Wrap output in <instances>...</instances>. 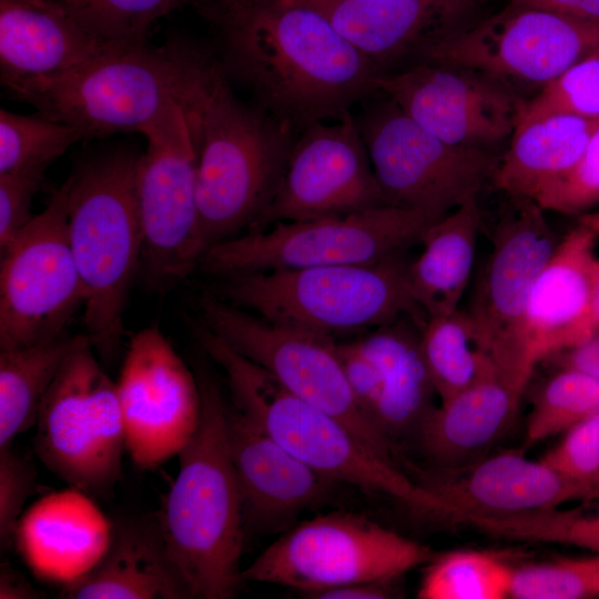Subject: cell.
<instances>
[{"instance_id":"277c9868","label":"cell","mask_w":599,"mask_h":599,"mask_svg":"<svg viewBox=\"0 0 599 599\" xmlns=\"http://www.w3.org/2000/svg\"><path fill=\"white\" fill-rule=\"evenodd\" d=\"M195 335L225 373L232 405L301 460L337 484L387 496L428 518L446 519L444 505L430 490L342 422L292 394L204 324L196 326Z\"/></svg>"},{"instance_id":"836d02e7","label":"cell","mask_w":599,"mask_h":599,"mask_svg":"<svg viewBox=\"0 0 599 599\" xmlns=\"http://www.w3.org/2000/svg\"><path fill=\"white\" fill-rule=\"evenodd\" d=\"M82 134L71 125L38 113L0 111V173L47 170Z\"/></svg>"},{"instance_id":"b9f144b4","label":"cell","mask_w":599,"mask_h":599,"mask_svg":"<svg viewBox=\"0 0 599 599\" xmlns=\"http://www.w3.org/2000/svg\"><path fill=\"white\" fill-rule=\"evenodd\" d=\"M44 170L0 173V253L32 220V200L41 186Z\"/></svg>"},{"instance_id":"7bdbcfd3","label":"cell","mask_w":599,"mask_h":599,"mask_svg":"<svg viewBox=\"0 0 599 599\" xmlns=\"http://www.w3.org/2000/svg\"><path fill=\"white\" fill-rule=\"evenodd\" d=\"M509 3L599 26V0H510Z\"/></svg>"},{"instance_id":"1f68e13d","label":"cell","mask_w":599,"mask_h":599,"mask_svg":"<svg viewBox=\"0 0 599 599\" xmlns=\"http://www.w3.org/2000/svg\"><path fill=\"white\" fill-rule=\"evenodd\" d=\"M514 569L486 552L450 551L427 564L417 597L422 599L509 598Z\"/></svg>"},{"instance_id":"2e32d148","label":"cell","mask_w":599,"mask_h":599,"mask_svg":"<svg viewBox=\"0 0 599 599\" xmlns=\"http://www.w3.org/2000/svg\"><path fill=\"white\" fill-rule=\"evenodd\" d=\"M509 200L494 227L490 253L467 313L497 366L532 375L537 364L527 345V306L558 241L546 211L534 200Z\"/></svg>"},{"instance_id":"cb8c5ba5","label":"cell","mask_w":599,"mask_h":599,"mask_svg":"<svg viewBox=\"0 0 599 599\" xmlns=\"http://www.w3.org/2000/svg\"><path fill=\"white\" fill-rule=\"evenodd\" d=\"M597 237L578 223L558 241L535 282L526 313V337L536 364L596 334L592 300L599 258Z\"/></svg>"},{"instance_id":"ba28073f","label":"cell","mask_w":599,"mask_h":599,"mask_svg":"<svg viewBox=\"0 0 599 599\" xmlns=\"http://www.w3.org/2000/svg\"><path fill=\"white\" fill-rule=\"evenodd\" d=\"M439 220V219H438ZM437 219L384 205L344 216L276 222L210 247L202 273L217 278L255 272L372 264L420 243Z\"/></svg>"},{"instance_id":"6da1fadb","label":"cell","mask_w":599,"mask_h":599,"mask_svg":"<svg viewBox=\"0 0 599 599\" xmlns=\"http://www.w3.org/2000/svg\"><path fill=\"white\" fill-rule=\"evenodd\" d=\"M205 14L230 79L295 135L379 94L380 70L304 0H212Z\"/></svg>"},{"instance_id":"e0dca14e","label":"cell","mask_w":599,"mask_h":599,"mask_svg":"<svg viewBox=\"0 0 599 599\" xmlns=\"http://www.w3.org/2000/svg\"><path fill=\"white\" fill-rule=\"evenodd\" d=\"M384 205L389 204L349 112L296 135L275 194L255 227L344 216Z\"/></svg>"},{"instance_id":"7c38bea8","label":"cell","mask_w":599,"mask_h":599,"mask_svg":"<svg viewBox=\"0 0 599 599\" xmlns=\"http://www.w3.org/2000/svg\"><path fill=\"white\" fill-rule=\"evenodd\" d=\"M434 557L429 547L361 514L334 511L283 534L242 570V579L307 596L354 582L397 579Z\"/></svg>"},{"instance_id":"60d3db41","label":"cell","mask_w":599,"mask_h":599,"mask_svg":"<svg viewBox=\"0 0 599 599\" xmlns=\"http://www.w3.org/2000/svg\"><path fill=\"white\" fill-rule=\"evenodd\" d=\"M37 489L32 464L12 449L0 448V545L6 551L14 539L23 506Z\"/></svg>"},{"instance_id":"7dc6e473","label":"cell","mask_w":599,"mask_h":599,"mask_svg":"<svg viewBox=\"0 0 599 599\" xmlns=\"http://www.w3.org/2000/svg\"><path fill=\"white\" fill-rule=\"evenodd\" d=\"M592 308H593L596 334H598L599 333V258L597 261L596 268H595Z\"/></svg>"},{"instance_id":"c3c4849f","label":"cell","mask_w":599,"mask_h":599,"mask_svg":"<svg viewBox=\"0 0 599 599\" xmlns=\"http://www.w3.org/2000/svg\"><path fill=\"white\" fill-rule=\"evenodd\" d=\"M578 223L591 230L599 237V209L580 215Z\"/></svg>"},{"instance_id":"9c48e42d","label":"cell","mask_w":599,"mask_h":599,"mask_svg":"<svg viewBox=\"0 0 599 599\" xmlns=\"http://www.w3.org/2000/svg\"><path fill=\"white\" fill-rule=\"evenodd\" d=\"M382 95L354 115L387 203L438 220L478 199L500 156L441 140Z\"/></svg>"},{"instance_id":"4dcf8cb0","label":"cell","mask_w":599,"mask_h":599,"mask_svg":"<svg viewBox=\"0 0 599 599\" xmlns=\"http://www.w3.org/2000/svg\"><path fill=\"white\" fill-rule=\"evenodd\" d=\"M419 342L440 402L475 383L494 365L467 311L460 308L427 318L419 329Z\"/></svg>"},{"instance_id":"4316f807","label":"cell","mask_w":599,"mask_h":599,"mask_svg":"<svg viewBox=\"0 0 599 599\" xmlns=\"http://www.w3.org/2000/svg\"><path fill=\"white\" fill-rule=\"evenodd\" d=\"M530 377L494 363L488 373L432 410L416 444L436 468L484 458L514 424Z\"/></svg>"},{"instance_id":"d590c367","label":"cell","mask_w":599,"mask_h":599,"mask_svg":"<svg viewBox=\"0 0 599 599\" xmlns=\"http://www.w3.org/2000/svg\"><path fill=\"white\" fill-rule=\"evenodd\" d=\"M510 598L588 599L599 597V554L514 569Z\"/></svg>"},{"instance_id":"83f0119b","label":"cell","mask_w":599,"mask_h":599,"mask_svg":"<svg viewBox=\"0 0 599 599\" xmlns=\"http://www.w3.org/2000/svg\"><path fill=\"white\" fill-rule=\"evenodd\" d=\"M598 125L569 113L518 121L494 173V186L508 197L534 200L576 164Z\"/></svg>"},{"instance_id":"52a82bcc","label":"cell","mask_w":599,"mask_h":599,"mask_svg":"<svg viewBox=\"0 0 599 599\" xmlns=\"http://www.w3.org/2000/svg\"><path fill=\"white\" fill-rule=\"evenodd\" d=\"M407 252L372 264L277 270L221 277L220 297L265 319L334 339L403 316L422 326Z\"/></svg>"},{"instance_id":"ac0fdd59","label":"cell","mask_w":599,"mask_h":599,"mask_svg":"<svg viewBox=\"0 0 599 599\" xmlns=\"http://www.w3.org/2000/svg\"><path fill=\"white\" fill-rule=\"evenodd\" d=\"M115 384L133 464L150 470L177 456L197 427L200 389L196 375L156 326L131 338Z\"/></svg>"},{"instance_id":"484cf974","label":"cell","mask_w":599,"mask_h":599,"mask_svg":"<svg viewBox=\"0 0 599 599\" xmlns=\"http://www.w3.org/2000/svg\"><path fill=\"white\" fill-rule=\"evenodd\" d=\"M58 0H0V80L7 90L75 69L113 49Z\"/></svg>"},{"instance_id":"603a6c76","label":"cell","mask_w":599,"mask_h":599,"mask_svg":"<svg viewBox=\"0 0 599 599\" xmlns=\"http://www.w3.org/2000/svg\"><path fill=\"white\" fill-rule=\"evenodd\" d=\"M385 73L471 26L479 0H304Z\"/></svg>"},{"instance_id":"74e56055","label":"cell","mask_w":599,"mask_h":599,"mask_svg":"<svg viewBox=\"0 0 599 599\" xmlns=\"http://www.w3.org/2000/svg\"><path fill=\"white\" fill-rule=\"evenodd\" d=\"M506 526L514 540L564 544L599 554V502L591 511L551 508L516 514Z\"/></svg>"},{"instance_id":"3957f363","label":"cell","mask_w":599,"mask_h":599,"mask_svg":"<svg viewBox=\"0 0 599 599\" xmlns=\"http://www.w3.org/2000/svg\"><path fill=\"white\" fill-rule=\"evenodd\" d=\"M195 375L199 424L177 454L179 473L158 516L193 599H230L243 582L245 528L226 438L227 404L211 374L200 368Z\"/></svg>"},{"instance_id":"7a4b0ae2","label":"cell","mask_w":599,"mask_h":599,"mask_svg":"<svg viewBox=\"0 0 599 599\" xmlns=\"http://www.w3.org/2000/svg\"><path fill=\"white\" fill-rule=\"evenodd\" d=\"M197 154L195 250L257 225L270 205L296 138L255 103L234 93L210 52L183 109Z\"/></svg>"},{"instance_id":"7402d4cb","label":"cell","mask_w":599,"mask_h":599,"mask_svg":"<svg viewBox=\"0 0 599 599\" xmlns=\"http://www.w3.org/2000/svg\"><path fill=\"white\" fill-rule=\"evenodd\" d=\"M225 428L244 528L284 529L302 511L331 497L337 483L301 460L233 405H226Z\"/></svg>"},{"instance_id":"f6af8a7d","label":"cell","mask_w":599,"mask_h":599,"mask_svg":"<svg viewBox=\"0 0 599 599\" xmlns=\"http://www.w3.org/2000/svg\"><path fill=\"white\" fill-rule=\"evenodd\" d=\"M564 353H567L564 367L577 368L599 378V333Z\"/></svg>"},{"instance_id":"f35d334b","label":"cell","mask_w":599,"mask_h":599,"mask_svg":"<svg viewBox=\"0 0 599 599\" xmlns=\"http://www.w3.org/2000/svg\"><path fill=\"white\" fill-rule=\"evenodd\" d=\"M545 211L582 215L599 206V125L576 164L534 199Z\"/></svg>"},{"instance_id":"4fadbf2b","label":"cell","mask_w":599,"mask_h":599,"mask_svg":"<svg viewBox=\"0 0 599 599\" xmlns=\"http://www.w3.org/2000/svg\"><path fill=\"white\" fill-rule=\"evenodd\" d=\"M69 180L1 254L0 351L64 335L87 291L68 232Z\"/></svg>"},{"instance_id":"5b68a950","label":"cell","mask_w":599,"mask_h":599,"mask_svg":"<svg viewBox=\"0 0 599 599\" xmlns=\"http://www.w3.org/2000/svg\"><path fill=\"white\" fill-rule=\"evenodd\" d=\"M206 49L174 40L113 49L65 73L8 91L83 139L141 132L172 104L183 109Z\"/></svg>"},{"instance_id":"ab89813d","label":"cell","mask_w":599,"mask_h":599,"mask_svg":"<svg viewBox=\"0 0 599 599\" xmlns=\"http://www.w3.org/2000/svg\"><path fill=\"white\" fill-rule=\"evenodd\" d=\"M540 461L561 475L593 488L599 476V413L567 429L560 443L547 451Z\"/></svg>"},{"instance_id":"8fae6325","label":"cell","mask_w":599,"mask_h":599,"mask_svg":"<svg viewBox=\"0 0 599 599\" xmlns=\"http://www.w3.org/2000/svg\"><path fill=\"white\" fill-rule=\"evenodd\" d=\"M202 323L287 390L347 426L402 470L403 451L368 419L348 383L335 339L265 319L221 297L200 301Z\"/></svg>"},{"instance_id":"d6a6232c","label":"cell","mask_w":599,"mask_h":599,"mask_svg":"<svg viewBox=\"0 0 599 599\" xmlns=\"http://www.w3.org/2000/svg\"><path fill=\"white\" fill-rule=\"evenodd\" d=\"M596 413H599V378L564 367L536 395L524 445L529 448Z\"/></svg>"},{"instance_id":"ffe728a7","label":"cell","mask_w":599,"mask_h":599,"mask_svg":"<svg viewBox=\"0 0 599 599\" xmlns=\"http://www.w3.org/2000/svg\"><path fill=\"white\" fill-rule=\"evenodd\" d=\"M412 316L365 332L337 349L355 398L375 427L402 450L416 443L437 395Z\"/></svg>"},{"instance_id":"44dd1931","label":"cell","mask_w":599,"mask_h":599,"mask_svg":"<svg viewBox=\"0 0 599 599\" xmlns=\"http://www.w3.org/2000/svg\"><path fill=\"white\" fill-rule=\"evenodd\" d=\"M412 477L441 501L447 519L454 522L464 515L528 512L596 499L590 485L517 451L484 457L457 468L415 466Z\"/></svg>"},{"instance_id":"d4e9b609","label":"cell","mask_w":599,"mask_h":599,"mask_svg":"<svg viewBox=\"0 0 599 599\" xmlns=\"http://www.w3.org/2000/svg\"><path fill=\"white\" fill-rule=\"evenodd\" d=\"M65 599H193L170 552L159 516H123L93 568L69 579Z\"/></svg>"},{"instance_id":"f546056e","label":"cell","mask_w":599,"mask_h":599,"mask_svg":"<svg viewBox=\"0 0 599 599\" xmlns=\"http://www.w3.org/2000/svg\"><path fill=\"white\" fill-rule=\"evenodd\" d=\"M90 343L85 334L62 335L32 346L0 351V448L35 425L40 405L77 348Z\"/></svg>"},{"instance_id":"30bf717a","label":"cell","mask_w":599,"mask_h":599,"mask_svg":"<svg viewBox=\"0 0 599 599\" xmlns=\"http://www.w3.org/2000/svg\"><path fill=\"white\" fill-rule=\"evenodd\" d=\"M33 446L42 464L72 488L109 496L120 478L125 449L116 384L91 343L64 362L37 417Z\"/></svg>"},{"instance_id":"f1b7e54d","label":"cell","mask_w":599,"mask_h":599,"mask_svg":"<svg viewBox=\"0 0 599 599\" xmlns=\"http://www.w3.org/2000/svg\"><path fill=\"white\" fill-rule=\"evenodd\" d=\"M481 223L476 199L435 221L425 232L423 251L409 265V283L426 318L459 308L471 275Z\"/></svg>"},{"instance_id":"ee69618b","label":"cell","mask_w":599,"mask_h":599,"mask_svg":"<svg viewBox=\"0 0 599 599\" xmlns=\"http://www.w3.org/2000/svg\"><path fill=\"white\" fill-rule=\"evenodd\" d=\"M394 580L361 581L329 588L307 595L314 599H382L392 598L395 592L388 586Z\"/></svg>"},{"instance_id":"681fc988","label":"cell","mask_w":599,"mask_h":599,"mask_svg":"<svg viewBox=\"0 0 599 599\" xmlns=\"http://www.w3.org/2000/svg\"><path fill=\"white\" fill-rule=\"evenodd\" d=\"M593 488H595L596 494H597V499H599V476L593 483Z\"/></svg>"},{"instance_id":"8d00e7d4","label":"cell","mask_w":599,"mask_h":599,"mask_svg":"<svg viewBox=\"0 0 599 599\" xmlns=\"http://www.w3.org/2000/svg\"><path fill=\"white\" fill-rule=\"evenodd\" d=\"M554 113L599 121V50L575 63L525 101L518 121Z\"/></svg>"},{"instance_id":"9a60e30c","label":"cell","mask_w":599,"mask_h":599,"mask_svg":"<svg viewBox=\"0 0 599 599\" xmlns=\"http://www.w3.org/2000/svg\"><path fill=\"white\" fill-rule=\"evenodd\" d=\"M598 50L599 26L509 3L427 48L416 62L471 70L509 89L518 83L540 90Z\"/></svg>"},{"instance_id":"5bb4252c","label":"cell","mask_w":599,"mask_h":599,"mask_svg":"<svg viewBox=\"0 0 599 599\" xmlns=\"http://www.w3.org/2000/svg\"><path fill=\"white\" fill-rule=\"evenodd\" d=\"M140 155L136 203L142 230L140 272L165 290L197 267V154L185 113L173 104L146 126Z\"/></svg>"},{"instance_id":"d6986e66","label":"cell","mask_w":599,"mask_h":599,"mask_svg":"<svg viewBox=\"0 0 599 599\" xmlns=\"http://www.w3.org/2000/svg\"><path fill=\"white\" fill-rule=\"evenodd\" d=\"M376 88L441 140L484 149L511 136L525 102L484 74L428 62L382 73Z\"/></svg>"},{"instance_id":"8992f818","label":"cell","mask_w":599,"mask_h":599,"mask_svg":"<svg viewBox=\"0 0 599 599\" xmlns=\"http://www.w3.org/2000/svg\"><path fill=\"white\" fill-rule=\"evenodd\" d=\"M139 159L114 151L87 161L68 177L69 240L87 291L84 334L105 361L121 345L129 293L141 267Z\"/></svg>"},{"instance_id":"e575fe53","label":"cell","mask_w":599,"mask_h":599,"mask_svg":"<svg viewBox=\"0 0 599 599\" xmlns=\"http://www.w3.org/2000/svg\"><path fill=\"white\" fill-rule=\"evenodd\" d=\"M88 30L119 47L146 44L151 26L182 0H58Z\"/></svg>"},{"instance_id":"bcb514c9","label":"cell","mask_w":599,"mask_h":599,"mask_svg":"<svg viewBox=\"0 0 599 599\" xmlns=\"http://www.w3.org/2000/svg\"><path fill=\"white\" fill-rule=\"evenodd\" d=\"M43 593L35 589L9 564H1L0 598L1 599H38Z\"/></svg>"}]
</instances>
